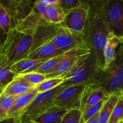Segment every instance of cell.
Masks as SVG:
<instances>
[{
	"mask_svg": "<svg viewBox=\"0 0 123 123\" xmlns=\"http://www.w3.org/2000/svg\"><path fill=\"white\" fill-rule=\"evenodd\" d=\"M43 2H44L47 6H54V5H59L60 3V0H43Z\"/></svg>",
	"mask_w": 123,
	"mask_h": 123,
	"instance_id": "e575fe53",
	"label": "cell"
},
{
	"mask_svg": "<svg viewBox=\"0 0 123 123\" xmlns=\"http://www.w3.org/2000/svg\"><path fill=\"white\" fill-rule=\"evenodd\" d=\"M67 112V111L52 106L31 123H60Z\"/></svg>",
	"mask_w": 123,
	"mask_h": 123,
	"instance_id": "ffe728a7",
	"label": "cell"
},
{
	"mask_svg": "<svg viewBox=\"0 0 123 123\" xmlns=\"http://www.w3.org/2000/svg\"><path fill=\"white\" fill-rule=\"evenodd\" d=\"M123 121V95H121L113 110L108 123H120Z\"/></svg>",
	"mask_w": 123,
	"mask_h": 123,
	"instance_id": "4316f807",
	"label": "cell"
},
{
	"mask_svg": "<svg viewBox=\"0 0 123 123\" xmlns=\"http://www.w3.org/2000/svg\"><path fill=\"white\" fill-rule=\"evenodd\" d=\"M0 27L7 36L12 30L11 19L7 11L0 5Z\"/></svg>",
	"mask_w": 123,
	"mask_h": 123,
	"instance_id": "f546056e",
	"label": "cell"
},
{
	"mask_svg": "<svg viewBox=\"0 0 123 123\" xmlns=\"http://www.w3.org/2000/svg\"><path fill=\"white\" fill-rule=\"evenodd\" d=\"M120 123H123V121H121V122H120Z\"/></svg>",
	"mask_w": 123,
	"mask_h": 123,
	"instance_id": "f35d334b",
	"label": "cell"
},
{
	"mask_svg": "<svg viewBox=\"0 0 123 123\" xmlns=\"http://www.w3.org/2000/svg\"><path fill=\"white\" fill-rule=\"evenodd\" d=\"M115 60L118 62L123 64V42L118 49L116 55H115Z\"/></svg>",
	"mask_w": 123,
	"mask_h": 123,
	"instance_id": "d6a6232c",
	"label": "cell"
},
{
	"mask_svg": "<svg viewBox=\"0 0 123 123\" xmlns=\"http://www.w3.org/2000/svg\"><path fill=\"white\" fill-rule=\"evenodd\" d=\"M45 61L40 60H32L24 58L15 63L10 67V70L16 76L25 74L26 73L34 72L43 62Z\"/></svg>",
	"mask_w": 123,
	"mask_h": 123,
	"instance_id": "d6986e66",
	"label": "cell"
},
{
	"mask_svg": "<svg viewBox=\"0 0 123 123\" xmlns=\"http://www.w3.org/2000/svg\"><path fill=\"white\" fill-rule=\"evenodd\" d=\"M121 95L114 94L104 102L98 114V123H108L113 110Z\"/></svg>",
	"mask_w": 123,
	"mask_h": 123,
	"instance_id": "7402d4cb",
	"label": "cell"
},
{
	"mask_svg": "<svg viewBox=\"0 0 123 123\" xmlns=\"http://www.w3.org/2000/svg\"><path fill=\"white\" fill-rule=\"evenodd\" d=\"M18 76H20V78L25 79L28 83L36 88L40 83L47 79L46 76L37 72H31L25 74L19 75Z\"/></svg>",
	"mask_w": 123,
	"mask_h": 123,
	"instance_id": "83f0119b",
	"label": "cell"
},
{
	"mask_svg": "<svg viewBox=\"0 0 123 123\" xmlns=\"http://www.w3.org/2000/svg\"><path fill=\"white\" fill-rule=\"evenodd\" d=\"M17 97L0 95V121L7 119V113Z\"/></svg>",
	"mask_w": 123,
	"mask_h": 123,
	"instance_id": "484cf974",
	"label": "cell"
},
{
	"mask_svg": "<svg viewBox=\"0 0 123 123\" xmlns=\"http://www.w3.org/2000/svg\"><path fill=\"white\" fill-rule=\"evenodd\" d=\"M64 81L62 78H54L46 79L36 88L38 93H43L50 91L61 85Z\"/></svg>",
	"mask_w": 123,
	"mask_h": 123,
	"instance_id": "d4e9b609",
	"label": "cell"
},
{
	"mask_svg": "<svg viewBox=\"0 0 123 123\" xmlns=\"http://www.w3.org/2000/svg\"></svg>",
	"mask_w": 123,
	"mask_h": 123,
	"instance_id": "ab89813d",
	"label": "cell"
},
{
	"mask_svg": "<svg viewBox=\"0 0 123 123\" xmlns=\"http://www.w3.org/2000/svg\"><path fill=\"white\" fill-rule=\"evenodd\" d=\"M57 29L58 25H54L49 22L40 25L32 35L33 42L30 52L43 44L50 42L56 35Z\"/></svg>",
	"mask_w": 123,
	"mask_h": 123,
	"instance_id": "4fadbf2b",
	"label": "cell"
},
{
	"mask_svg": "<svg viewBox=\"0 0 123 123\" xmlns=\"http://www.w3.org/2000/svg\"><path fill=\"white\" fill-rule=\"evenodd\" d=\"M86 85H72L66 88L55 98L53 106L66 111L80 110L82 98Z\"/></svg>",
	"mask_w": 123,
	"mask_h": 123,
	"instance_id": "52a82bcc",
	"label": "cell"
},
{
	"mask_svg": "<svg viewBox=\"0 0 123 123\" xmlns=\"http://www.w3.org/2000/svg\"><path fill=\"white\" fill-rule=\"evenodd\" d=\"M48 22L42 17L37 8L34 6L32 12L17 25V31L28 35H32L36 29L42 24Z\"/></svg>",
	"mask_w": 123,
	"mask_h": 123,
	"instance_id": "5bb4252c",
	"label": "cell"
},
{
	"mask_svg": "<svg viewBox=\"0 0 123 123\" xmlns=\"http://www.w3.org/2000/svg\"><path fill=\"white\" fill-rule=\"evenodd\" d=\"M63 55L56 56V57L50 59V60L45 61L34 72L44 74L46 76L51 74L54 72V70L55 69L59 62L62 60Z\"/></svg>",
	"mask_w": 123,
	"mask_h": 123,
	"instance_id": "cb8c5ba5",
	"label": "cell"
},
{
	"mask_svg": "<svg viewBox=\"0 0 123 123\" xmlns=\"http://www.w3.org/2000/svg\"><path fill=\"white\" fill-rule=\"evenodd\" d=\"M0 123H20L19 121L14 118H8L6 120L0 121Z\"/></svg>",
	"mask_w": 123,
	"mask_h": 123,
	"instance_id": "836d02e7",
	"label": "cell"
},
{
	"mask_svg": "<svg viewBox=\"0 0 123 123\" xmlns=\"http://www.w3.org/2000/svg\"><path fill=\"white\" fill-rule=\"evenodd\" d=\"M109 96V93L101 86L95 84L86 85L82 98L80 111L86 106H91L105 102Z\"/></svg>",
	"mask_w": 123,
	"mask_h": 123,
	"instance_id": "7c38bea8",
	"label": "cell"
},
{
	"mask_svg": "<svg viewBox=\"0 0 123 123\" xmlns=\"http://www.w3.org/2000/svg\"><path fill=\"white\" fill-rule=\"evenodd\" d=\"M35 89L36 87L28 83L23 78L17 76L14 80L4 89L2 93L6 96L19 97Z\"/></svg>",
	"mask_w": 123,
	"mask_h": 123,
	"instance_id": "2e32d148",
	"label": "cell"
},
{
	"mask_svg": "<svg viewBox=\"0 0 123 123\" xmlns=\"http://www.w3.org/2000/svg\"><path fill=\"white\" fill-rule=\"evenodd\" d=\"M86 4V1L80 0H60L59 6L61 7L65 14L75 8L82 7Z\"/></svg>",
	"mask_w": 123,
	"mask_h": 123,
	"instance_id": "4dcf8cb0",
	"label": "cell"
},
{
	"mask_svg": "<svg viewBox=\"0 0 123 123\" xmlns=\"http://www.w3.org/2000/svg\"><path fill=\"white\" fill-rule=\"evenodd\" d=\"M82 112L78 109L68 111L60 123H81Z\"/></svg>",
	"mask_w": 123,
	"mask_h": 123,
	"instance_id": "1f68e13d",
	"label": "cell"
},
{
	"mask_svg": "<svg viewBox=\"0 0 123 123\" xmlns=\"http://www.w3.org/2000/svg\"><path fill=\"white\" fill-rule=\"evenodd\" d=\"M64 51L56 48L51 42L45 43L39 48L31 52L26 58L32 60L46 61L50 59L60 56L65 54Z\"/></svg>",
	"mask_w": 123,
	"mask_h": 123,
	"instance_id": "9a60e30c",
	"label": "cell"
},
{
	"mask_svg": "<svg viewBox=\"0 0 123 123\" xmlns=\"http://www.w3.org/2000/svg\"><path fill=\"white\" fill-rule=\"evenodd\" d=\"M93 84L104 88L109 95L123 94V64L114 60L106 69L100 68Z\"/></svg>",
	"mask_w": 123,
	"mask_h": 123,
	"instance_id": "277c9868",
	"label": "cell"
},
{
	"mask_svg": "<svg viewBox=\"0 0 123 123\" xmlns=\"http://www.w3.org/2000/svg\"><path fill=\"white\" fill-rule=\"evenodd\" d=\"M11 65L0 52V88L4 89L17 76L10 70Z\"/></svg>",
	"mask_w": 123,
	"mask_h": 123,
	"instance_id": "44dd1931",
	"label": "cell"
},
{
	"mask_svg": "<svg viewBox=\"0 0 123 123\" xmlns=\"http://www.w3.org/2000/svg\"><path fill=\"white\" fill-rule=\"evenodd\" d=\"M100 68L94 54H90L82 58L68 73L61 77L64 81L61 84L67 88L72 85H89L93 84Z\"/></svg>",
	"mask_w": 123,
	"mask_h": 123,
	"instance_id": "3957f363",
	"label": "cell"
},
{
	"mask_svg": "<svg viewBox=\"0 0 123 123\" xmlns=\"http://www.w3.org/2000/svg\"><path fill=\"white\" fill-rule=\"evenodd\" d=\"M48 22L54 25H60L64 20L66 14L59 5L47 6Z\"/></svg>",
	"mask_w": 123,
	"mask_h": 123,
	"instance_id": "603a6c76",
	"label": "cell"
},
{
	"mask_svg": "<svg viewBox=\"0 0 123 123\" xmlns=\"http://www.w3.org/2000/svg\"><path fill=\"white\" fill-rule=\"evenodd\" d=\"M88 48H78L66 52L54 72L46 75L47 79L61 78L70 72L82 58L91 52Z\"/></svg>",
	"mask_w": 123,
	"mask_h": 123,
	"instance_id": "30bf717a",
	"label": "cell"
},
{
	"mask_svg": "<svg viewBox=\"0 0 123 123\" xmlns=\"http://www.w3.org/2000/svg\"><path fill=\"white\" fill-rule=\"evenodd\" d=\"M50 42L64 52L78 48L90 49L85 42L83 33L60 27L58 25L56 35Z\"/></svg>",
	"mask_w": 123,
	"mask_h": 123,
	"instance_id": "8992f818",
	"label": "cell"
},
{
	"mask_svg": "<svg viewBox=\"0 0 123 123\" xmlns=\"http://www.w3.org/2000/svg\"><path fill=\"white\" fill-rule=\"evenodd\" d=\"M88 14L83 34L86 44L96 56L98 66L104 69L103 51L111 34L106 18L105 0L88 1Z\"/></svg>",
	"mask_w": 123,
	"mask_h": 123,
	"instance_id": "6da1fadb",
	"label": "cell"
},
{
	"mask_svg": "<svg viewBox=\"0 0 123 123\" xmlns=\"http://www.w3.org/2000/svg\"><path fill=\"white\" fill-rule=\"evenodd\" d=\"M123 39V38H119L112 34H109L103 51L104 69L108 68L110 64L115 60L117 52L122 43Z\"/></svg>",
	"mask_w": 123,
	"mask_h": 123,
	"instance_id": "ac0fdd59",
	"label": "cell"
},
{
	"mask_svg": "<svg viewBox=\"0 0 123 123\" xmlns=\"http://www.w3.org/2000/svg\"><path fill=\"white\" fill-rule=\"evenodd\" d=\"M104 102H101L98 104L91 106H86L82 110L80 111L82 112L81 123L86 122V121L93 117L96 114H97L100 111Z\"/></svg>",
	"mask_w": 123,
	"mask_h": 123,
	"instance_id": "f1b7e54d",
	"label": "cell"
},
{
	"mask_svg": "<svg viewBox=\"0 0 123 123\" xmlns=\"http://www.w3.org/2000/svg\"><path fill=\"white\" fill-rule=\"evenodd\" d=\"M38 94L35 89L26 94L17 97L7 113V118H14L19 121L23 112Z\"/></svg>",
	"mask_w": 123,
	"mask_h": 123,
	"instance_id": "e0dca14e",
	"label": "cell"
},
{
	"mask_svg": "<svg viewBox=\"0 0 123 123\" xmlns=\"http://www.w3.org/2000/svg\"><path fill=\"white\" fill-rule=\"evenodd\" d=\"M32 36L13 29L6 36L0 45V52L12 66L13 64L26 58L32 46Z\"/></svg>",
	"mask_w": 123,
	"mask_h": 123,
	"instance_id": "7a4b0ae2",
	"label": "cell"
},
{
	"mask_svg": "<svg viewBox=\"0 0 123 123\" xmlns=\"http://www.w3.org/2000/svg\"><path fill=\"white\" fill-rule=\"evenodd\" d=\"M88 10L89 5L88 1L86 0V4L82 7L72 10L66 13L62 22L58 25L75 32L83 33L87 19Z\"/></svg>",
	"mask_w": 123,
	"mask_h": 123,
	"instance_id": "8fae6325",
	"label": "cell"
},
{
	"mask_svg": "<svg viewBox=\"0 0 123 123\" xmlns=\"http://www.w3.org/2000/svg\"><path fill=\"white\" fill-rule=\"evenodd\" d=\"M105 11L110 33L123 38V0H105Z\"/></svg>",
	"mask_w": 123,
	"mask_h": 123,
	"instance_id": "ba28073f",
	"label": "cell"
},
{
	"mask_svg": "<svg viewBox=\"0 0 123 123\" xmlns=\"http://www.w3.org/2000/svg\"><path fill=\"white\" fill-rule=\"evenodd\" d=\"M98 114H99V112L97 114H96L93 117L90 118V120L84 123H98Z\"/></svg>",
	"mask_w": 123,
	"mask_h": 123,
	"instance_id": "d590c367",
	"label": "cell"
},
{
	"mask_svg": "<svg viewBox=\"0 0 123 123\" xmlns=\"http://www.w3.org/2000/svg\"><path fill=\"white\" fill-rule=\"evenodd\" d=\"M6 35H5V34L4 33L3 31H2V29H1V27H0V45L3 43L5 38H6Z\"/></svg>",
	"mask_w": 123,
	"mask_h": 123,
	"instance_id": "8d00e7d4",
	"label": "cell"
},
{
	"mask_svg": "<svg viewBox=\"0 0 123 123\" xmlns=\"http://www.w3.org/2000/svg\"><path fill=\"white\" fill-rule=\"evenodd\" d=\"M2 90H1V88H0V95H1V94H2Z\"/></svg>",
	"mask_w": 123,
	"mask_h": 123,
	"instance_id": "74e56055",
	"label": "cell"
},
{
	"mask_svg": "<svg viewBox=\"0 0 123 123\" xmlns=\"http://www.w3.org/2000/svg\"><path fill=\"white\" fill-rule=\"evenodd\" d=\"M65 88L60 85L50 91L38 93L23 112L19 118L20 123H31V121L50 109L53 106L56 96Z\"/></svg>",
	"mask_w": 123,
	"mask_h": 123,
	"instance_id": "5b68a950",
	"label": "cell"
},
{
	"mask_svg": "<svg viewBox=\"0 0 123 123\" xmlns=\"http://www.w3.org/2000/svg\"><path fill=\"white\" fill-rule=\"evenodd\" d=\"M34 4L35 1L30 0H0V5L10 17L12 30L32 12Z\"/></svg>",
	"mask_w": 123,
	"mask_h": 123,
	"instance_id": "9c48e42d",
	"label": "cell"
}]
</instances>
